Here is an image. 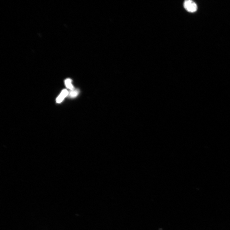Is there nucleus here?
Returning a JSON list of instances; mask_svg holds the SVG:
<instances>
[{"label": "nucleus", "mask_w": 230, "mask_h": 230, "mask_svg": "<svg viewBox=\"0 0 230 230\" xmlns=\"http://www.w3.org/2000/svg\"><path fill=\"white\" fill-rule=\"evenodd\" d=\"M184 6L185 9L189 12H193L197 10V4L190 0L185 1L184 2Z\"/></svg>", "instance_id": "obj_1"}, {"label": "nucleus", "mask_w": 230, "mask_h": 230, "mask_svg": "<svg viewBox=\"0 0 230 230\" xmlns=\"http://www.w3.org/2000/svg\"><path fill=\"white\" fill-rule=\"evenodd\" d=\"M68 93L69 92L67 90H63L61 93L56 99V102L58 103L62 102L64 98L68 96Z\"/></svg>", "instance_id": "obj_2"}, {"label": "nucleus", "mask_w": 230, "mask_h": 230, "mask_svg": "<svg viewBox=\"0 0 230 230\" xmlns=\"http://www.w3.org/2000/svg\"><path fill=\"white\" fill-rule=\"evenodd\" d=\"M79 93V91L77 89L71 90L68 93V96L69 97L74 98L76 97Z\"/></svg>", "instance_id": "obj_3"}, {"label": "nucleus", "mask_w": 230, "mask_h": 230, "mask_svg": "<svg viewBox=\"0 0 230 230\" xmlns=\"http://www.w3.org/2000/svg\"><path fill=\"white\" fill-rule=\"evenodd\" d=\"M65 83L68 88L71 90L74 89V87L72 84V80L71 79H66L65 81Z\"/></svg>", "instance_id": "obj_4"}]
</instances>
